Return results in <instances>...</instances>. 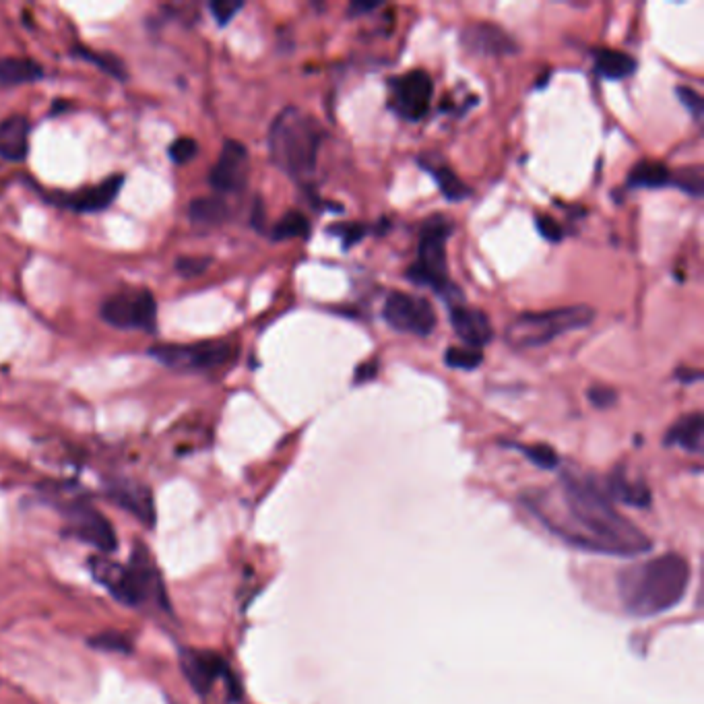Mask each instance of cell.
<instances>
[{
	"mask_svg": "<svg viewBox=\"0 0 704 704\" xmlns=\"http://www.w3.org/2000/svg\"><path fill=\"white\" fill-rule=\"evenodd\" d=\"M587 399L595 409H610L618 403V391L607 384H593L587 391Z\"/></svg>",
	"mask_w": 704,
	"mask_h": 704,
	"instance_id": "e575fe53",
	"label": "cell"
},
{
	"mask_svg": "<svg viewBox=\"0 0 704 704\" xmlns=\"http://www.w3.org/2000/svg\"><path fill=\"white\" fill-rule=\"evenodd\" d=\"M378 372V364L376 362H366L356 370V382H368L376 376Z\"/></svg>",
	"mask_w": 704,
	"mask_h": 704,
	"instance_id": "60d3db41",
	"label": "cell"
},
{
	"mask_svg": "<svg viewBox=\"0 0 704 704\" xmlns=\"http://www.w3.org/2000/svg\"><path fill=\"white\" fill-rule=\"evenodd\" d=\"M31 124L25 116L13 114L0 122V157L7 162H23L29 151Z\"/></svg>",
	"mask_w": 704,
	"mask_h": 704,
	"instance_id": "ac0fdd59",
	"label": "cell"
},
{
	"mask_svg": "<svg viewBox=\"0 0 704 704\" xmlns=\"http://www.w3.org/2000/svg\"><path fill=\"white\" fill-rule=\"evenodd\" d=\"M211 265V259L209 256H180V259L176 261V271L186 277V279H192V277H199L203 275Z\"/></svg>",
	"mask_w": 704,
	"mask_h": 704,
	"instance_id": "836d02e7",
	"label": "cell"
},
{
	"mask_svg": "<svg viewBox=\"0 0 704 704\" xmlns=\"http://www.w3.org/2000/svg\"><path fill=\"white\" fill-rule=\"evenodd\" d=\"M389 89H391L389 106L401 118L409 122H418L428 114L432 95H434V83L426 71L415 69L401 77H395L389 81Z\"/></svg>",
	"mask_w": 704,
	"mask_h": 704,
	"instance_id": "8fae6325",
	"label": "cell"
},
{
	"mask_svg": "<svg viewBox=\"0 0 704 704\" xmlns=\"http://www.w3.org/2000/svg\"><path fill=\"white\" fill-rule=\"evenodd\" d=\"M100 316L116 329H141L153 333L157 327V304L151 292L139 290L128 296L120 294L108 298L100 308Z\"/></svg>",
	"mask_w": 704,
	"mask_h": 704,
	"instance_id": "9c48e42d",
	"label": "cell"
},
{
	"mask_svg": "<svg viewBox=\"0 0 704 704\" xmlns=\"http://www.w3.org/2000/svg\"><path fill=\"white\" fill-rule=\"evenodd\" d=\"M89 572L118 603L126 607L157 605L170 610V599L149 550L143 543H135L131 560L118 564L108 556H91L87 560Z\"/></svg>",
	"mask_w": 704,
	"mask_h": 704,
	"instance_id": "3957f363",
	"label": "cell"
},
{
	"mask_svg": "<svg viewBox=\"0 0 704 704\" xmlns=\"http://www.w3.org/2000/svg\"><path fill=\"white\" fill-rule=\"evenodd\" d=\"M669 184L678 186L680 190L688 192V195L694 199H700L704 195V168L696 164V166H686V168L671 172Z\"/></svg>",
	"mask_w": 704,
	"mask_h": 704,
	"instance_id": "4316f807",
	"label": "cell"
},
{
	"mask_svg": "<svg viewBox=\"0 0 704 704\" xmlns=\"http://www.w3.org/2000/svg\"><path fill=\"white\" fill-rule=\"evenodd\" d=\"M188 215L195 226L215 228V226H221V223L230 217V207L219 197H203L190 203Z\"/></svg>",
	"mask_w": 704,
	"mask_h": 704,
	"instance_id": "cb8c5ba5",
	"label": "cell"
},
{
	"mask_svg": "<svg viewBox=\"0 0 704 704\" xmlns=\"http://www.w3.org/2000/svg\"><path fill=\"white\" fill-rule=\"evenodd\" d=\"M420 166L432 174V178L436 180L438 188L442 190V195L448 201H465L471 195V188L451 168H448L444 162H440V159H434V162H432L428 155H422L420 157Z\"/></svg>",
	"mask_w": 704,
	"mask_h": 704,
	"instance_id": "ffe728a7",
	"label": "cell"
},
{
	"mask_svg": "<svg viewBox=\"0 0 704 704\" xmlns=\"http://www.w3.org/2000/svg\"><path fill=\"white\" fill-rule=\"evenodd\" d=\"M382 316L395 331L418 337L430 335L438 323L436 310L426 298L411 296L405 292H393L384 300Z\"/></svg>",
	"mask_w": 704,
	"mask_h": 704,
	"instance_id": "30bf717a",
	"label": "cell"
},
{
	"mask_svg": "<svg viewBox=\"0 0 704 704\" xmlns=\"http://www.w3.org/2000/svg\"><path fill=\"white\" fill-rule=\"evenodd\" d=\"M676 93H678V100L682 102V106L692 114V118H694V120H700L702 114H704V100H702V95H700L698 91H694L692 87H686V85L678 87Z\"/></svg>",
	"mask_w": 704,
	"mask_h": 704,
	"instance_id": "d590c367",
	"label": "cell"
},
{
	"mask_svg": "<svg viewBox=\"0 0 704 704\" xmlns=\"http://www.w3.org/2000/svg\"><path fill=\"white\" fill-rule=\"evenodd\" d=\"M610 492L616 500L626 506L647 508L651 504V490L643 482H632L622 469L614 471L610 477Z\"/></svg>",
	"mask_w": 704,
	"mask_h": 704,
	"instance_id": "603a6c76",
	"label": "cell"
},
{
	"mask_svg": "<svg viewBox=\"0 0 704 704\" xmlns=\"http://www.w3.org/2000/svg\"><path fill=\"white\" fill-rule=\"evenodd\" d=\"M535 228L539 232V236L543 240H548V242H560L564 238V230L560 223L554 219V217H548V215H539L535 219Z\"/></svg>",
	"mask_w": 704,
	"mask_h": 704,
	"instance_id": "8d00e7d4",
	"label": "cell"
},
{
	"mask_svg": "<svg viewBox=\"0 0 704 704\" xmlns=\"http://www.w3.org/2000/svg\"><path fill=\"white\" fill-rule=\"evenodd\" d=\"M671 182V170L661 162H638L628 174L630 188H663Z\"/></svg>",
	"mask_w": 704,
	"mask_h": 704,
	"instance_id": "d4e9b609",
	"label": "cell"
},
{
	"mask_svg": "<svg viewBox=\"0 0 704 704\" xmlns=\"http://www.w3.org/2000/svg\"><path fill=\"white\" fill-rule=\"evenodd\" d=\"M310 234V221L306 219V215H302L300 211H290L285 213L271 230V238L275 242H283V240H294V238H306Z\"/></svg>",
	"mask_w": 704,
	"mask_h": 704,
	"instance_id": "484cf974",
	"label": "cell"
},
{
	"mask_svg": "<svg viewBox=\"0 0 704 704\" xmlns=\"http://www.w3.org/2000/svg\"><path fill=\"white\" fill-rule=\"evenodd\" d=\"M453 221L444 215H432L420 232L418 242V259L409 267L407 277L418 283L428 285L436 292H444L448 287V259L446 244L453 236Z\"/></svg>",
	"mask_w": 704,
	"mask_h": 704,
	"instance_id": "8992f818",
	"label": "cell"
},
{
	"mask_svg": "<svg viewBox=\"0 0 704 704\" xmlns=\"http://www.w3.org/2000/svg\"><path fill=\"white\" fill-rule=\"evenodd\" d=\"M44 77V69L36 60L0 56V85L36 83Z\"/></svg>",
	"mask_w": 704,
	"mask_h": 704,
	"instance_id": "44dd1931",
	"label": "cell"
},
{
	"mask_svg": "<svg viewBox=\"0 0 704 704\" xmlns=\"http://www.w3.org/2000/svg\"><path fill=\"white\" fill-rule=\"evenodd\" d=\"M323 141L325 128L312 114L294 106L285 108L277 114L269 131L271 162L283 174L306 184L316 172Z\"/></svg>",
	"mask_w": 704,
	"mask_h": 704,
	"instance_id": "277c9868",
	"label": "cell"
},
{
	"mask_svg": "<svg viewBox=\"0 0 704 704\" xmlns=\"http://www.w3.org/2000/svg\"><path fill=\"white\" fill-rule=\"evenodd\" d=\"M89 647L106 651V653H118V655H131L133 653V643L131 638L122 632H102L89 638Z\"/></svg>",
	"mask_w": 704,
	"mask_h": 704,
	"instance_id": "f1b7e54d",
	"label": "cell"
},
{
	"mask_svg": "<svg viewBox=\"0 0 704 704\" xmlns=\"http://www.w3.org/2000/svg\"><path fill=\"white\" fill-rule=\"evenodd\" d=\"M702 438H704V418L700 411L688 413L671 426L665 434L667 446H680L688 453H702Z\"/></svg>",
	"mask_w": 704,
	"mask_h": 704,
	"instance_id": "d6986e66",
	"label": "cell"
},
{
	"mask_svg": "<svg viewBox=\"0 0 704 704\" xmlns=\"http://www.w3.org/2000/svg\"><path fill=\"white\" fill-rule=\"evenodd\" d=\"M106 494L116 506L139 519V523H143L147 529L155 527V500L147 486L133 482V479H112L106 486Z\"/></svg>",
	"mask_w": 704,
	"mask_h": 704,
	"instance_id": "9a60e30c",
	"label": "cell"
},
{
	"mask_svg": "<svg viewBox=\"0 0 704 704\" xmlns=\"http://www.w3.org/2000/svg\"><path fill=\"white\" fill-rule=\"evenodd\" d=\"M558 500V508H548L537 500H529L527 508L543 527L568 546L620 558L651 552L653 543L647 533L618 512L595 479L564 473Z\"/></svg>",
	"mask_w": 704,
	"mask_h": 704,
	"instance_id": "6da1fadb",
	"label": "cell"
},
{
	"mask_svg": "<svg viewBox=\"0 0 704 704\" xmlns=\"http://www.w3.org/2000/svg\"><path fill=\"white\" fill-rule=\"evenodd\" d=\"M250 159L248 149L240 141H226L215 162L209 182L217 192H240L248 182Z\"/></svg>",
	"mask_w": 704,
	"mask_h": 704,
	"instance_id": "4fadbf2b",
	"label": "cell"
},
{
	"mask_svg": "<svg viewBox=\"0 0 704 704\" xmlns=\"http://www.w3.org/2000/svg\"><path fill=\"white\" fill-rule=\"evenodd\" d=\"M60 515L64 521L62 535L79 539L102 556L114 554L118 548V537L112 523L102 512L83 500H69L60 506Z\"/></svg>",
	"mask_w": 704,
	"mask_h": 704,
	"instance_id": "52a82bcc",
	"label": "cell"
},
{
	"mask_svg": "<svg viewBox=\"0 0 704 704\" xmlns=\"http://www.w3.org/2000/svg\"><path fill=\"white\" fill-rule=\"evenodd\" d=\"M595 69L605 79L622 81V79H628L634 75L636 60L628 52L605 48L595 54Z\"/></svg>",
	"mask_w": 704,
	"mask_h": 704,
	"instance_id": "7402d4cb",
	"label": "cell"
},
{
	"mask_svg": "<svg viewBox=\"0 0 704 704\" xmlns=\"http://www.w3.org/2000/svg\"><path fill=\"white\" fill-rule=\"evenodd\" d=\"M676 376H678L680 382H698V380H702V372L700 370H692V368H680L676 372Z\"/></svg>",
	"mask_w": 704,
	"mask_h": 704,
	"instance_id": "b9f144b4",
	"label": "cell"
},
{
	"mask_svg": "<svg viewBox=\"0 0 704 704\" xmlns=\"http://www.w3.org/2000/svg\"><path fill=\"white\" fill-rule=\"evenodd\" d=\"M519 451L537 467L541 469H556L558 467V455L554 448L548 444H533V446H519Z\"/></svg>",
	"mask_w": 704,
	"mask_h": 704,
	"instance_id": "4dcf8cb0",
	"label": "cell"
},
{
	"mask_svg": "<svg viewBox=\"0 0 704 704\" xmlns=\"http://www.w3.org/2000/svg\"><path fill=\"white\" fill-rule=\"evenodd\" d=\"M122 182H124V176H112L100 184L83 188L79 192H73V195L54 199V201L77 211V213H98L114 203V199L118 197V192L122 188Z\"/></svg>",
	"mask_w": 704,
	"mask_h": 704,
	"instance_id": "e0dca14e",
	"label": "cell"
},
{
	"mask_svg": "<svg viewBox=\"0 0 704 704\" xmlns=\"http://www.w3.org/2000/svg\"><path fill=\"white\" fill-rule=\"evenodd\" d=\"M690 576L688 560L671 552L630 564L616 576L622 610L638 620L674 610L686 597Z\"/></svg>",
	"mask_w": 704,
	"mask_h": 704,
	"instance_id": "7a4b0ae2",
	"label": "cell"
},
{
	"mask_svg": "<svg viewBox=\"0 0 704 704\" xmlns=\"http://www.w3.org/2000/svg\"><path fill=\"white\" fill-rule=\"evenodd\" d=\"M444 362L448 368H455V370H475L482 366L484 354L482 349H473V347H448L444 354Z\"/></svg>",
	"mask_w": 704,
	"mask_h": 704,
	"instance_id": "83f0119b",
	"label": "cell"
},
{
	"mask_svg": "<svg viewBox=\"0 0 704 704\" xmlns=\"http://www.w3.org/2000/svg\"><path fill=\"white\" fill-rule=\"evenodd\" d=\"M149 354L176 370H215L236 358V347L228 341H203L195 345H157Z\"/></svg>",
	"mask_w": 704,
	"mask_h": 704,
	"instance_id": "ba28073f",
	"label": "cell"
},
{
	"mask_svg": "<svg viewBox=\"0 0 704 704\" xmlns=\"http://www.w3.org/2000/svg\"><path fill=\"white\" fill-rule=\"evenodd\" d=\"M180 667L188 684L199 694L211 692L217 680L228 678L230 674L226 659L213 651H199V649H182Z\"/></svg>",
	"mask_w": 704,
	"mask_h": 704,
	"instance_id": "5bb4252c",
	"label": "cell"
},
{
	"mask_svg": "<svg viewBox=\"0 0 704 704\" xmlns=\"http://www.w3.org/2000/svg\"><path fill=\"white\" fill-rule=\"evenodd\" d=\"M595 320V310L587 304L562 306L543 312H525L519 314L506 327L504 339L508 345L517 349H531L548 345L550 341L589 327Z\"/></svg>",
	"mask_w": 704,
	"mask_h": 704,
	"instance_id": "5b68a950",
	"label": "cell"
},
{
	"mask_svg": "<svg viewBox=\"0 0 704 704\" xmlns=\"http://www.w3.org/2000/svg\"><path fill=\"white\" fill-rule=\"evenodd\" d=\"M168 153H170V159L174 164L186 166L199 155V143L190 137H182L170 145Z\"/></svg>",
	"mask_w": 704,
	"mask_h": 704,
	"instance_id": "1f68e13d",
	"label": "cell"
},
{
	"mask_svg": "<svg viewBox=\"0 0 704 704\" xmlns=\"http://www.w3.org/2000/svg\"><path fill=\"white\" fill-rule=\"evenodd\" d=\"M75 54H79L81 58H85V60H89V62H93V64H98V69L106 71L108 75H112V77H116V79H120V81L126 79V69H124L122 60L116 58V56H112V54H106V52L95 54V52H91L89 48H77Z\"/></svg>",
	"mask_w": 704,
	"mask_h": 704,
	"instance_id": "f546056e",
	"label": "cell"
},
{
	"mask_svg": "<svg viewBox=\"0 0 704 704\" xmlns=\"http://www.w3.org/2000/svg\"><path fill=\"white\" fill-rule=\"evenodd\" d=\"M211 13H213V19L219 23V25H228L238 11L244 9V3H234V0H217V3H211Z\"/></svg>",
	"mask_w": 704,
	"mask_h": 704,
	"instance_id": "74e56055",
	"label": "cell"
},
{
	"mask_svg": "<svg viewBox=\"0 0 704 704\" xmlns=\"http://www.w3.org/2000/svg\"><path fill=\"white\" fill-rule=\"evenodd\" d=\"M331 234L339 236L345 248H351L364 240V236L368 234V228L362 226V223H335V226H331Z\"/></svg>",
	"mask_w": 704,
	"mask_h": 704,
	"instance_id": "d6a6232c",
	"label": "cell"
},
{
	"mask_svg": "<svg viewBox=\"0 0 704 704\" xmlns=\"http://www.w3.org/2000/svg\"><path fill=\"white\" fill-rule=\"evenodd\" d=\"M380 7V3H370V0H354V3H351L349 5V15L351 17H360V15H364V13H370V11H374V9H378Z\"/></svg>",
	"mask_w": 704,
	"mask_h": 704,
	"instance_id": "f35d334b",
	"label": "cell"
},
{
	"mask_svg": "<svg viewBox=\"0 0 704 704\" xmlns=\"http://www.w3.org/2000/svg\"><path fill=\"white\" fill-rule=\"evenodd\" d=\"M252 226L259 230V232H265V205L263 201L259 199L254 203V209H252Z\"/></svg>",
	"mask_w": 704,
	"mask_h": 704,
	"instance_id": "ab89813d",
	"label": "cell"
},
{
	"mask_svg": "<svg viewBox=\"0 0 704 704\" xmlns=\"http://www.w3.org/2000/svg\"><path fill=\"white\" fill-rule=\"evenodd\" d=\"M461 46L475 54L486 58H502L519 52L517 40L500 25L490 21H471L461 31Z\"/></svg>",
	"mask_w": 704,
	"mask_h": 704,
	"instance_id": "7c38bea8",
	"label": "cell"
},
{
	"mask_svg": "<svg viewBox=\"0 0 704 704\" xmlns=\"http://www.w3.org/2000/svg\"><path fill=\"white\" fill-rule=\"evenodd\" d=\"M451 327L467 347L482 349L492 339V323L484 310L457 304L451 308Z\"/></svg>",
	"mask_w": 704,
	"mask_h": 704,
	"instance_id": "2e32d148",
	"label": "cell"
}]
</instances>
